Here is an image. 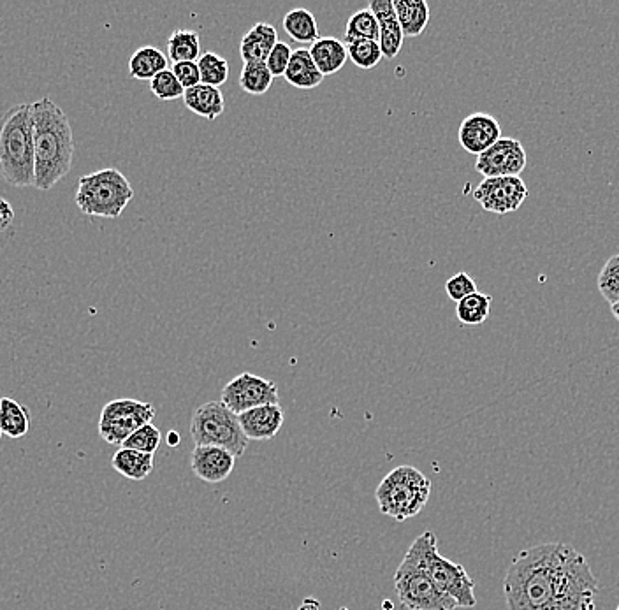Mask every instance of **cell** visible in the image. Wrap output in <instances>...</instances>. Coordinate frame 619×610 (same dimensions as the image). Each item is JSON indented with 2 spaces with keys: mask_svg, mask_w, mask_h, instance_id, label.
Here are the masks:
<instances>
[{
  "mask_svg": "<svg viewBox=\"0 0 619 610\" xmlns=\"http://www.w3.org/2000/svg\"><path fill=\"white\" fill-rule=\"evenodd\" d=\"M503 595L509 610H595L598 581L574 545L547 542L510 561Z\"/></svg>",
  "mask_w": 619,
  "mask_h": 610,
  "instance_id": "obj_1",
  "label": "cell"
},
{
  "mask_svg": "<svg viewBox=\"0 0 619 610\" xmlns=\"http://www.w3.org/2000/svg\"><path fill=\"white\" fill-rule=\"evenodd\" d=\"M37 190H50L71 171L74 134L64 109L43 97L32 102Z\"/></svg>",
  "mask_w": 619,
  "mask_h": 610,
  "instance_id": "obj_2",
  "label": "cell"
},
{
  "mask_svg": "<svg viewBox=\"0 0 619 610\" xmlns=\"http://www.w3.org/2000/svg\"><path fill=\"white\" fill-rule=\"evenodd\" d=\"M0 173L13 187L36 185L32 104H16L0 118Z\"/></svg>",
  "mask_w": 619,
  "mask_h": 610,
  "instance_id": "obj_3",
  "label": "cell"
},
{
  "mask_svg": "<svg viewBox=\"0 0 619 610\" xmlns=\"http://www.w3.org/2000/svg\"><path fill=\"white\" fill-rule=\"evenodd\" d=\"M394 589L401 605L408 610H454L458 603L445 595L431 579L424 565L419 537L408 547L405 558L394 574Z\"/></svg>",
  "mask_w": 619,
  "mask_h": 610,
  "instance_id": "obj_4",
  "label": "cell"
},
{
  "mask_svg": "<svg viewBox=\"0 0 619 610\" xmlns=\"http://www.w3.org/2000/svg\"><path fill=\"white\" fill-rule=\"evenodd\" d=\"M430 494V479L414 466L401 465L382 479L375 491V500L384 516L403 523L426 507Z\"/></svg>",
  "mask_w": 619,
  "mask_h": 610,
  "instance_id": "obj_5",
  "label": "cell"
},
{
  "mask_svg": "<svg viewBox=\"0 0 619 610\" xmlns=\"http://www.w3.org/2000/svg\"><path fill=\"white\" fill-rule=\"evenodd\" d=\"M134 197L127 176L117 168L81 176L74 203L88 217L118 218Z\"/></svg>",
  "mask_w": 619,
  "mask_h": 610,
  "instance_id": "obj_6",
  "label": "cell"
},
{
  "mask_svg": "<svg viewBox=\"0 0 619 610\" xmlns=\"http://www.w3.org/2000/svg\"><path fill=\"white\" fill-rule=\"evenodd\" d=\"M190 436L197 447H220L238 459L247 451L248 438L240 417L222 401H208L197 408L190 421Z\"/></svg>",
  "mask_w": 619,
  "mask_h": 610,
  "instance_id": "obj_7",
  "label": "cell"
},
{
  "mask_svg": "<svg viewBox=\"0 0 619 610\" xmlns=\"http://www.w3.org/2000/svg\"><path fill=\"white\" fill-rule=\"evenodd\" d=\"M423 547L424 565L430 572L431 579L435 581L438 589L445 595L451 596L458 607L474 609L477 605L475 596V582L463 565L447 560L438 552L437 535L433 531H424L419 537Z\"/></svg>",
  "mask_w": 619,
  "mask_h": 610,
  "instance_id": "obj_8",
  "label": "cell"
},
{
  "mask_svg": "<svg viewBox=\"0 0 619 610\" xmlns=\"http://www.w3.org/2000/svg\"><path fill=\"white\" fill-rule=\"evenodd\" d=\"M155 417L152 403L120 398L106 403L99 417V435L110 445L122 447L129 436L150 424Z\"/></svg>",
  "mask_w": 619,
  "mask_h": 610,
  "instance_id": "obj_9",
  "label": "cell"
},
{
  "mask_svg": "<svg viewBox=\"0 0 619 610\" xmlns=\"http://www.w3.org/2000/svg\"><path fill=\"white\" fill-rule=\"evenodd\" d=\"M220 401L233 414L241 415L252 408L278 405V387L268 378L257 377L247 371L227 382L222 389Z\"/></svg>",
  "mask_w": 619,
  "mask_h": 610,
  "instance_id": "obj_10",
  "label": "cell"
},
{
  "mask_svg": "<svg viewBox=\"0 0 619 610\" xmlns=\"http://www.w3.org/2000/svg\"><path fill=\"white\" fill-rule=\"evenodd\" d=\"M528 197V187L521 176L484 178L474 190V199L482 208L496 215L518 211Z\"/></svg>",
  "mask_w": 619,
  "mask_h": 610,
  "instance_id": "obj_11",
  "label": "cell"
},
{
  "mask_svg": "<svg viewBox=\"0 0 619 610\" xmlns=\"http://www.w3.org/2000/svg\"><path fill=\"white\" fill-rule=\"evenodd\" d=\"M526 150L521 141L502 138L475 160V171L484 178L521 176L526 169Z\"/></svg>",
  "mask_w": 619,
  "mask_h": 610,
  "instance_id": "obj_12",
  "label": "cell"
},
{
  "mask_svg": "<svg viewBox=\"0 0 619 610\" xmlns=\"http://www.w3.org/2000/svg\"><path fill=\"white\" fill-rule=\"evenodd\" d=\"M458 139L465 152L479 157L502 139V127L488 113H472L459 125Z\"/></svg>",
  "mask_w": 619,
  "mask_h": 610,
  "instance_id": "obj_13",
  "label": "cell"
},
{
  "mask_svg": "<svg viewBox=\"0 0 619 610\" xmlns=\"http://www.w3.org/2000/svg\"><path fill=\"white\" fill-rule=\"evenodd\" d=\"M192 472L206 484H220L229 479L236 466V458L231 452L220 447H197L190 456Z\"/></svg>",
  "mask_w": 619,
  "mask_h": 610,
  "instance_id": "obj_14",
  "label": "cell"
},
{
  "mask_svg": "<svg viewBox=\"0 0 619 610\" xmlns=\"http://www.w3.org/2000/svg\"><path fill=\"white\" fill-rule=\"evenodd\" d=\"M368 9L372 11L380 29V50L384 59L393 60L398 57L403 46V30H401L398 16L394 11V0H372Z\"/></svg>",
  "mask_w": 619,
  "mask_h": 610,
  "instance_id": "obj_15",
  "label": "cell"
},
{
  "mask_svg": "<svg viewBox=\"0 0 619 610\" xmlns=\"http://www.w3.org/2000/svg\"><path fill=\"white\" fill-rule=\"evenodd\" d=\"M240 417L241 429L248 440L263 442L271 440L280 433L284 426L285 414L280 405H264V407L252 408Z\"/></svg>",
  "mask_w": 619,
  "mask_h": 610,
  "instance_id": "obj_16",
  "label": "cell"
},
{
  "mask_svg": "<svg viewBox=\"0 0 619 610\" xmlns=\"http://www.w3.org/2000/svg\"><path fill=\"white\" fill-rule=\"evenodd\" d=\"M277 43L278 32L271 23H255L241 39L240 55L243 64H266Z\"/></svg>",
  "mask_w": 619,
  "mask_h": 610,
  "instance_id": "obj_17",
  "label": "cell"
},
{
  "mask_svg": "<svg viewBox=\"0 0 619 610\" xmlns=\"http://www.w3.org/2000/svg\"><path fill=\"white\" fill-rule=\"evenodd\" d=\"M185 106L197 115L206 118L208 122H213L224 115L226 109V99L220 88L208 87V85H197V87L185 90L183 95Z\"/></svg>",
  "mask_w": 619,
  "mask_h": 610,
  "instance_id": "obj_18",
  "label": "cell"
},
{
  "mask_svg": "<svg viewBox=\"0 0 619 610\" xmlns=\"http://www.w3.org/2000/svg\"><path fill=\"white\" fill-rule=\"evenodd\" d=\"M308 50L314 59L315 66L324 78L342 71L343 66L349 60L347 44L336 37H321Z\"/></svg>",
  "mask_w": 619,
  "mask_h": 610,
  "instance_id": "obj_19",
  "label": "cell"
},
{
  "mask_svg": "<svg viewBox=\"0 0 619 610\" xmlns=\"http://www.w3.org/2000/svg\"><path fill=\"white\" fill-rule=\"evenodd\" d=\"M284 78L291 87L299 88V90H312V88L319 87L324 81V76L315 66L310 50H306V48L294 50L291 64L287 67Z\"/></svg>",
  "mask_w": 619,
  "mask_h": 610,
  "instance_id": "obj_20",
  "label": "cell"
},
{
  "mask_svg": "<svg viewBox=\"0 0 619 610\" xmlns=\"http://www.w3.org/2000/svg\"><path fill=\"white\" fill-rule=\"evenodd\" d=\"M394 11L405 37L421 36L430 23V6L426 0H394Z\"/></svg>",
  "mask_w": 619,
  "mask_h": 610,
  "instance_id": "obj_21",
  "label": "cell"
},
{
  "mask_svg": "<svg viewBox=\"0 0 619 610\" xmlns=\"http://www.w3.org/2000/svg\"><path fill=\"white\" fill-rule=\"evenodd\" d=\"M169 59L155 46H143L132 53L129 74L139 81H152L157 74L169 69Z\"/></svg>",
  "mask_w": 619,
  "mask_h": 610,
  "instance_id": "obj_22",
  "label": "cell"
},
{
  "mask_svg": "<svg viewBox=\"0 0 619 610\" xmlns=\"http://www.w3.org/2000/svg\"><path fill=\"white\" fill-rule=\"evenodd\" d=\"M0 429L2 435L13 440L27 436L30 429L29 408L13 398H0Z\"/></svg>",
  "mask_w": 619,
  "mask_h": 610,
  "instance_id": "obj_23",
  "label": "cell"
},
{
  "mask_svg": "<svg viewBox=\"0 0 619 610\" xmlns=\"http://www.w3.org/2000/svg\"><path fill=\"white\" fill-rule=\"evenodd\" d=\"M111 466L125 479L145 480L153 472V454L120 447L111 459Z\"/></svg>",
  "mask_w": 619,
  "mask_h": 610,
  "instance_id": "obj_24",
  "label": "cell"
},
{
  "mask_svg": "<svg viewBox=\"0 0 619 610\" xmlns=\"http://www.w3.org/2000/svg\"><path fill=\"white\" fill-rule=\"evenodd\" d=\"M284 30L296 43L314 44L321 39L314 13L305 8L292 9L284 16Z\"/></svg>",
  "mask_w": 619,
  "mask_h": 610,
  "instance_id": "obj_25",
  "label": "cell"
},
{
  "mask_svg": "<svg viewBox=\"0 0 619 610\" xmlns=\"http://www.w3.org/2000/svg\"><path fill=\"white\" fill-rule=\"evenodd\" d=\"M201 39L196 30L176 29L168 39V59L173 64L197 62L201 57Z\"/></svg>",
  "mask_w": 619,
  "mask_h": 610,
  "instance_id": "obj_26",
  "label": "cell"
},
{
  "mask_svg": "<svg viewBox=\"0 0 619 610\" xmlns=\"http://www.w3.org/2000/svg\"><path fill=\"white\" fill-rule=\"evenodd\" d=\"M377 41L380 39L379 22L370 9H359L347 20L343 43L350 41Z\"/></svg>",
  "mask_w": 619,
  "mask_h": 610,
  "instance_id": "obj_27",
  "label": "cell"
},
{
  "mask_svg": "<svg viewBox=\"0 0 619 610\" xmlns=\"http://www.w3.org/2000/svg\"><path fill=\"white\" fill-rule=\"evenodd\" d=\"M493 298L489 294L475 292L472 296L459 301L456 306V317L465 326H481L488 320Z\"/></svg>",
  "mask_w": 619,
  "mask_h": 610,
  "instance_id": "obj_28",
  "label": "cell"
},
{
  "mask_svg": "<svg viewBox=\"0 0 619 610\" xmlns=\"http://www.w3.org/2000/svg\"><path fill=\"white\" fill-rule=\"evenodd\" d=\"M197 67H199L203 85L220 88L229 80V71H231L229 62L224 57H220L219 53L206 51L197 60Z\"/></svg>",
  "mask_w": 619,
  "mask_h": 610,
  "instance_id": "obj_29",
  "label": "cell"
},
{
  "mask_svg": "<svg viewBox=\"0 0 619 610\" xmlns=\"http://www.w3.org/2000/svg\"><path fill=\"white\" fill-rule=\"evenodd\" d=\"M275 76L266 64H243L240 74V87L250 95H264L273 85Z\"/></svg>",
  "mask_w": 619,
  "mask_h": 610,
  "instance_id": "obj_30",
  "label": "cell"
},
{
  "mask_svg": "<svg viewBox=\"0 0 619 610\" xmlns=\"http://www.w3.org/2000/svg\"><path fill=\"white\" fill-rule=\"evenodd\" d=\"M347 53H349V60H352V64L363 71L375 69L384 59L377 41H363V39L350 41L347 43Z\"/></svg>",
  "mask_w": 619,
  "mask_h": 610,
  "instance_id": "obj_31",
  "label": "cell"
},
{
  "mask_svg": "<svg viewBox=\"0 0 619 610\" xmlns=\"http://www.w3.org/2000/svg\"><path fill=\"white\" fill-rule=\"evenodd\" d=\"M598 291L604 296L609 305L619 301V254L612 255L605 262L604 268L598 275Z\"/></svg>",
  "mask_w": 619,
  "mask_h": 610,
  "instance_id": "obj_32",
  "label": "cell"
},
{
  "mask_svg": "<svg viewBox=\"0 0 619 610\" xmlns=\"http://www.w3.org/2000/svg\"><path fill=\"white\" fill-rule=\"evenodd\" d=\"M148 87L159 101H176V99H183L185 95V88L180 85V81L171 69L157 74Z\"/></svg>",
  "mask_w": 619,
  "mask_h": 610,
  "instance_id": "obj_33",
  "label": "cell"
},
{
  "mask_svg": "<svg viewBox=\"0 0 619 610\" xmlns=\"http://www.w3.org/2000/svg\"><path fill=\"white\" fill-rule=\"evenodd\" d=\"M161 442V429L155 428L150 422L143 428H139L134 435L129 436L122 447L132 449V451L145 452V454H155Z\"/></svg>",
  "mask_w": 619,
  "mask_h": 610,
  "instance_id": "obj_34",
  "label": "cell"
},
{
  "mask_svg": "<svg viewBox=\"0 0 619 610\" xmlns=\"http://www.w3.org/2000/svg\"><path fill=\"white\" fill-rule=\"evenodd\" d=\"M445 292L452 301H463V299L472 296L477 291V284H475L474 278L468 275V273H458V275L451 276L447 282H445Z\"/></svg>",
  "mask_w": 619,
  "mask_h": 610,
  "instance_id": "obj_35",
  "label": "cell"
},
{
  "mask_svg": "<svg viewBox=\"0 0 619 610\" xmlns=\"http://www.w3.org/2000/svg\"><path fill=\"white\" fill-rule=\"evenodd\" d=\"M292 53H294V50H292L291 46L287 43H282V41H278L277 46L273 48L270 57L266 60V66H268V69H270L271 74L275 78L284 76L287 67L291 64Z\"/></svg>",
  "mask_w": 619,
  "mask_h": 610,
  "instance_id": "obj_36",
  "label": "cell"
},
{
  "mask_svg": "<svg viewBox=\"0 0 619 610\" xmlns=\"http://www.w3.org/2000/svg\"><path fill=\"white\" fill-rule=\"evenodd\" d=\"M171 71L175 73L176 78L180 81V85H182L185 90L201 85V73H199L197 62H180V64H173Z\"/></svg>",
  "mask_w": 619,
  "mask_h": 610,
  "instance_id": "obj_37",
  "label": "cell"
},
{
  "mask_svg": "<svg viewBox=\"0 0 619 610\" xmlns=\"http://www.w3.org/2000/svg\"><path fill=\"white\" fill-rule=\"evenodd\" d=\"M15 220V210L13 206L0 197V233H4Z\"/></svg>",
  "mask_w": 619,
  "mask_h": 610,
  "instance_id": "obj_38",
  "label": "cell"
},
{
  "mask_svg": "<svg viewBox=\"0 0 619 610\" xmlns=\"http://www.w3.org/2000/svg\"><path fill=\"white\" fill-rule=\"evenodd\" d=\"M611 312L612 315H614V319L618 320L619 322V301L618 303H614V305H611Z\"/></svg>",
  "mask_w": 619,
  "mask_h": 610,
  "instance_id": "obj_39",
  "label": "cell"
},
{
  "mask_svg": "<svg viewBox=\"0 0 619 610\" xmlns=\"http://www.w3.org/2000/svg\"><path fill=\"white\" fill-rule=\"evenodd\" d=\"M2 436L4 435H2V429H0V438H2Z\"/></svg>",
  "mask_w": 619,
  "mask_h": 610,
  "instance_id": "obj_40",
  "label": "cell"
},
{
  "mask_svg": "<svg viewBox=\"0 0 619 610\" xmlns=\"http://www.w3.org/2000/svg\"><path fill=\"white\" fill-rule=\"evenodd\" d=\"M340 610H349V609H347V607H342V609H340Z\"/></svg>",
  "mask_w": 619,
  "mask_h": 610,
  "instance_id": "obj_41",
  "label": "cell"
},
{
  "mask_svg": "<svg viewBox=\"0 0 619 610\" xmlns=\"http://www.w3.org/2000/svg\"><path fill=\"white\" fill-rule=\"evenodd\" d=\"M616 610H619V603H618V607H616Z\"/></svg>",
  "mask_w": 619,
  "mask_h": 610,
  "instance_id": "obj_42",
  "label": "cell"
}]
</instances>
